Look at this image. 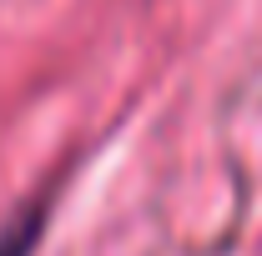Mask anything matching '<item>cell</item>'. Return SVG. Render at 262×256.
<instances>
[{
	"label": "cell",
	"mask_w": 262,
	"mask_h": 256,
	"mask_svg": "<svg viewBox=\"0 0 262 256\" xmlns=\"http://www.w3.org/2000/svg\"><path fill=\"white\" fill-rule=\"evenodd\" d=\"M40 226H46V201H31L15 221L0 231V256H31L40 241Z\"/></svg>",
	"instance_id": "obj_1"
}]
</instances>
